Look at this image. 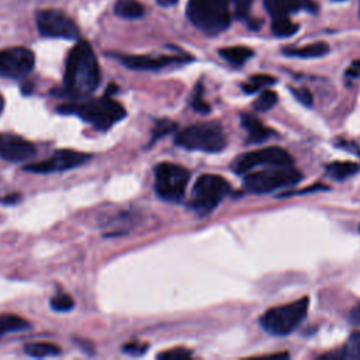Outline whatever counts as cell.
I'll list each match as a JSON object with an SVG mask.
<instances>
[{
  "mask_svg": "<svg viewBox=\"0 0 360 360\" xmlns=\"http://www.w3.org/2000/svg\"><path fill=\"white\" fill-rule=\"evenodd\" d=\"M190 173L183 166L163 162L155 167V191L159 198L179 202L184 198Z\"/></svg>",
  "mask_w": 360,
  "mask_h": 360,
  "instance_id": "ba28073f",
  "label": "cell"
},
{
  "mask_svg": "<svg viewBox=\"0 0 360 360\" xmlns=\"http://www.w3.org/2000/svg\"><path fill=\"white\" fill-rule=\"evenodd\" d=\"M352 72L360 73V60H354V62H353V66H352Z\"/></svg>",
  "mask_w": 360,
  "mask_h": 360,
  "instance_id": "8d00e7d4",
  "label": "cell"
},
{
  "mask_svg": "<svg viewBox=\"0 0 360 360\" xmlns=\"http://www.w3.org/2000/svg\"><path fill=\"white\" fill-rule=\"evenodd\" d=\"M31 328V323L14 314H0V338L6 333L21 332Z\"/></svg>",
  "mask_w": 360,
  "mask_h": 360,
  "instance_id": "e0dca14e",
  "label": "cell"
},
{
  "mask_svg": "<svg viewBox=\"0 0 360 360\" xmlns=\"http://www.w3.org/2000/svg\"><path fill=\"white\" fill-rule=\"evenodd\" d=\"M35 63L34 52L24 46L0 51V77L21 79L27 76Z\"/></svg>",
  "mask_w": 360,
  "mask_h": 360,
  "instance_id": "8fae6325",
  "label": "cell"
},
{
  "mask_svg": "<svg viewBox=\"0 0 360 360\" xmlns=\"http://www.w3.org/2000/svg\"><path fill=\"white\" fill-rule=\"evenodd\" d=\"M263 3L273 17H280L300 10L304 7L305 0H263Z\"/></svg>",
  "mask_w": 360,
  "mask_h": 360,
  "instance_id": "2e32d148",
  "label": "cell"
},
{
  "mask_svg": "<svg viewBox=\"0 0 360 360\" xmlns=\"http://www.w3.org/2000/svg\"><path fill=\"white\" fill-rule=\"evenodd\" d=\"M242 125L243 128L248 131L249 134V142H253V143H259V142H263L266 141L271 131L269 128H266L256 117L253 115H249V114H243L242 118Z\"/></svg>",
  "mask_w": 360,
  "mask_h": 360,
  "instance_id": "9a60e30c",
  "label": "cell"
},
{
  "mask_svg": "<svg viewBox=\"0 0 360 360\" xmlns=\"http://www.w3.org/2000/svg\"><path fill=\"white\" fill-rule=\"evenodd\" d=\"M114 13L122 18H139L143 15L145 7L136 0H117Z\"/></svg>",
  "mask_w": 360,
  "mask_h": 360,
  "instance_id": "ffe728a7",
  "label": "cell"
},
{
  "mask_svg": "<svg viewBox=\"0 0 360 360\" xmlns=\"http://www.w3.org/2000/svg\"><path fill=\"white\" fill-rule=\"evenodd\" d=\"M176 128V122L173 121H169V120H162V121H158L156 125H155V129H153V138H152V142L156 141L158 138L172 132L173 129Z\"/></svg>",
  "mask_w": 360,
  "mask_h": 360,
  "instance_id": "83f0119b",
  "label": "cell"
},
{
  "mask_svg": "<svg viewBox=\"0 0 360 360\" xmlns=\"http://www.w3.org/2000/svg\"><path fill=\"white\" fill-rule=\"evenodd\" d=\"M301 173L292 165L266 166V169L248 173L243 184L252 193H270L278 188L294 186L301 180Z\"/></svg>",
  "mask_w": 360,
  "mask_h": 360,
  "instance_id": "277c9868",
  "label": "cell"
},
{
  "mask_svg": "<svg viewBox=\"0 0 360 360\" xmlns=\"http://www.w3.org/2000/svg\"><path fill=\"white\" fill-rule=\"evenodd\" d=\"M276 165H292V158L288 152L278 146H270L263 149L250 150L239 155L233 163L232 169L238 174L250 172L259 166H276Z\"/></svg>",
  "mask_w": 360,
  "mask_h": 360,
  "instance_id": "9c48e42d",
  "label": "cell"
},
{
  "mask_svg": "<svg viewBox=\"0 0 360 360\" xmlns=\"http://www.w3.org/2000/svg\"><path fill=\"white\" fill-rule=\"evenodd\" d=\"M18 200H20V194H10V195H7V197H3V198H0V201H1V202H4V204L17 202Z\"/></svg>",
  "mask_w": 360,
  "mask_h": 360,
  "instance_id": "e575fe53",
  "label": "cell"
},
{
  "mask_svg": "<svg viewBox=\"0 0 360 360\" xmlns=\"http://www.w3.org/2000/svg\"><path fill=\"white\" fill-rule=\"evenodd\" d=\"M295 98L302 103L304 105H311L312 104V94L307 89H294L292 90Z\"/></svg>",
  "mask_w": 360,
  "mask_h": 360,
  "instance_id": "1f68e13d",
  "label": "cell"
},
{
  "mask_svg": "<svg viewBox=\"0 0 360 360\" xmlns=\"http://www.w3.org/2000/svg\"><path fill=\"white\" fill-rule=\"evenodd\" d=\"M3 108H4V98H3V96L0 94V112L3 111Z\"/></svg>",
  "mask_w": 360,
  "mask_h": 360,
  "instance_id": "74e56055",
  "label": "cell"
},
{
  "mask_svg": "<svg viewBox=\"0 0 360 360\" xmlns=\"http://www.w3.org/2000/svg\"><path fill=\"white\" fill-rule=\"evenodd\" d=\"M307 311L308 298H301L285 305L270 308L260 318V325L271 335H288L304 321Z\"/></svg>",
  "mask_w": 360,
  "mask_h": 360,
  "instance_id": "52a82bcc",
  "label": "cell"
},
{
  "mask_svg": "<svg viewBox=\"0 0 360 360\" xmlns=\"http://www.w3.org/2000/svg\"><path fill=\"white\" fill-rule=\"evenodd\" d=\"M62 114H73L83 121L91 124L98 131L110 129L115 122L125 118V108L110 98L107 94L100 98H93L82 103H66L58 107Z\"/></svg>",
  "mask_w": 360,
  "mask_h": 360,
  "instance_id": "7a4b0ae2",
  "label": "cell"
},
{
  "mask_svg": "<svg viewBox=\"0 0 360 360\" xmlns=\"http://www.w3.org/2000/svg\"><path fill=\"white\" fill-rule=\"evenodd\" d=\"M146 347L148 345H143V343H139V342H131V343H127L122 350L128 354H134V356H139L142 353L146 352Z\"/></svg>",
  "mask_w": 360,
  "mask_h": 360,
  "instance_id": "4dcf8cb0",
  "label": "cell"
},
{
  "mask_svg": "<svg viewBox=\"0 0 360 360\" xmlns=\"http://www.w3.org/2000/svg\"><path fill=\"white\" fill-rule=\"evenodd\" d=\"M35 155V146L13 134H0V156L8 162H22Z\"/></svg>",
  "mask_w": 360,
  "mask_h": 360,
  "instance_id": "5bb4252c",
  "label": "cell"
},
{
  "mask_svg": "<svg viewBox=\"0 0 360 360\" xmlns=\"http://www.w3.org/2000/svg\"><path fill=\"white\" fill-rule=\"evenodd\" d=\"M176 145L188 150L219 152L225 148L226 139L217 122H200L180 131L174 138Z\"/></svg>",
  "mask_w": 360,
  "mask_h": 360,
  "instance_id": "5b68a950",
  "label": "cell"
},
{
  "mask_svg": "<svg viewBox=\"0 0 360 360\" xmlns=\"http://www.w3.org/2000/svg\"><path fill=\"white\" fill-rule=\"evenodd\" d=\"M37 27L42 37L76 39L79 28L73 20L59 10H41L37 13Z\"/></svg>",
  "mask_w": 360,
  "mask_h": 360,
  "instance_id": "30bf717a",
  "label": "cell"
},
{
  "mask_svg": "<svg viewBox=\"0 0 360 360\" xmlns=\"http://www.w3.org/2000/svg\"><path fill=\"white\" fill-rule=\"evenodd\" d=\"M229 0H190L187 17L191 24L208 35L225 31L231 24Z\"/></svg>",
  "mask_w": 360,
  "mask_h": 360,
  "instance_id": "3957f363",
  "label": "cell"
},
{
  "mask_svg": "<svg viewBox=\"0 0 360 360\" xmlns=\"http://www.w3.org/2000/svg\"><path fill=\"white\" fill-rule=\"evenodd\" d=\"M350 321L356 325H360V305H357L356 308L352 309L350 312Z\"/></svg>",
  "mask_w": 360,
  "mask_h": 360,
  "instance_id": "836d02e7",
  "label": "cell"
},
{
  "mask_svg": "<svg viewBox=\"0 0 360 360\" xmlns=\"http://www.w3.org/2000/svg\"><path fill=\"white\" fill-rule=\"evenodd\" d=\"M49 302H51L52 309H55L58 312H68L75 307L73 300L65 292H59V294L53 295Z\"/></svg>",
  "mask_w": 360,
  "mask_h": 360,
  "instance_id": "4316f807",
  "label": "cell"
},
{
  "mask_svg": "<svg viewBox=\"0 0 360 360\" xmlns=\"http://www.w3.org/2000/svg\"><path fill=\"white\" fill-rule=\"evenodd\" d=\"M271 30L277 37H290L298 31V25L292 22L288 18V15H280V17H273Z\"/></svg>",
  "mask_w": 360,
  "mask_h": 360,
  "instance_id": "603a6c76",
  "label": "cell"
},
{
  "mask_svg": "<svg viewBox=\"0 0 360 360\" xmlns=\"http://www.w3.org/2000/svg\"><path fill=\"white\" fill-rule=\"evenodd\" d=\"M229 1H232V4L235 6L236 13L239 15H245L249 11V8L253 3V0H229Z\"/></svg>",
  "mask_w": 360,
  "mask_h": 360,
  "instance_id": "d6a6232c",
  "label": "cell"
},
{
  "mask_svg": "<svg viewBox=\"0 0 360 360\" xmlns=\"http://www.w3.org/2000/svg\"><path fill=\"white\" fill-rule=\"evenodd\" d=\"M277 103V94L273 90H263L257 100L253 103V108L256 111H267L273 108Z\"/></svg>",
  "mask_w": 360,
  "mask_h": 360,
  "instance_id": "484cf974",
  "label": "cell"
},
{
  "mask_svg": "<svg viewBox=\"0 0 360 360\" xmlns=\"http://www.w3.org/2000/svg\"><path fill=\"white\" fill-rule=\"evenodd\" d=\"M24 352L31 356V357H37V359H42V357H52V356H59L60 354V349L49 342H32L24 346Z\"/></svg>",
  "mask_w": 360,
  "mask_h": 360,
  "instance_id": "44dd1931",
  "label": "cell"
},
{
  "mask_svg": "<svg viewBox=\"0 0 360 360\" xmlns=\"http://www.w3.org/2000/svg\"><path fill=\"white\" fill-rule=\"evenodd\" d=\"M90 159H91V155L89 153H83L72 149H60V150H56L48 159L27 165L22 169L34 173H53V172H62V170L77 167Z\"/></svg>",
  "mask_w": 360,
  "mask_h": 360,
  "instance_id": "7c38bea8",
  "label": "cell"
},
{
  "mask_svg": "<svg viewBox=\"0 0 360 360\" xmlns=\"http://www.w3.org/2000/svg\"><path fill=\"white\" fill-rule=\"evenodd\" d=\"M274 82H276V79L269 75H256V76H252L249 79V82L246 84H243L242 87L246 93H255L257 90H262L266 86L273 84Z\"/></svg>",
  "mask_w": 360,
  "mask_h": 360,
  "instance_id": "d4e9b609",
  "label": "cell"
},
{
  "mask_svg": "<svg viewBox=\"0 0 360 360\" xmlns=\"http://www.w3.org/2000/svg\"><path fill=\"white\" fill-rule=\"evenodd\" d=\"M329 46L326 42H314L301 48H285L284 53L297 58H318L328 52Z\"/></svg>",
  "mask_w": 360,
  "mask_h": 360,
  "instance_id": "ac0fdd59",
  "label": "cell"
},
{
  "mask_svg": "<svg viewBox=\"0 0 360 360\" xmlns=\"http://www.w3.org/2000/svg\"><path fill=\"white\" fill-rule=\"evenodd\" d=\"M335 1H339V0H335Z\"/></svg>",
  "mask_w": 360,
  "mask_h": 360,
  "instance_id": "f35d334b",
  "label": "cell"
},
{
  "mask_svg": "<svg viewBox=\"0 0 360 360\" xmlns=\"http://www.w3.org/2000/svg\"><path fill=\"white\" fill-rule=\"evenodd\" d=\"M335 356L343 359H360V332H353L343 349Z\"/></svg>",
  "mask_w": 360,
  "mask_h": 360,
  "instance_id": "cb8c5ba5",
  "label": "cell"
},
{
  "mask_svg": "<svg viewBox=\"0 0 360 360\" xmlns=\"http://www.w3.org/2000/svg\"><path fill=\"white\" fill-rule=\"evenodd\" d=\"M159 359H167V360H177V359H187L191 357V352L183 347H177V349H170L167 352H163L160 354H158Z\"/></svg>",
  "mask_w": 360,
  "mask_h": 360,
  "instance_id": "f1b7e54d",
  "label": "cell"
},
{
  "mask_svg": "<svg viewBox=\"0 0 360 360\" xmlns=\"http://www.w3.org/2000/svg\"><path fill=\"white\" fill-rule=\"evenodd\" d=\"M160 6H165V7H169V6H173L176 4L179 0H156Z\"/></svg>",
  "mask_w": 360,
  "mask_h": 360,
  "instance_id": "d590c367",
  "label": "cell"
},
{
  "mask_svg": "<svg viewBox=\"0 0 360 360\" xmlns=\"http://www.w3.org/2000/svg\"><path fill=\"white\" fill-rule=\"evenodd\" d=\"M359 170V165L353 162H333L326 166V172L330 177L343 180Z\"/></svg>",
  "mask_w": 360,
  "mask_h": 360,
  "instance_id": "7402d4cb",
  "label": "cell"
},
{
  "mask_svg": "<svg viewBox=\"0 0 360 360\" xmlns=\"http://www.w3.org/2000/svg\"><path fill=\"white\" fill-rule=\"evenodd\" d=\"M193 58L188 55H172V56H150V55H120V60L135 70H159L170 65L186 63Z\"/></svg>",
  "mask_w": 360,
  "mask_h": 360,
  "instance_id": "4fadbf2b",
  "label": "cell"
},
{
  "mask_svg": "<svg viewBox=\"0 0 360 360\" xmlns=\"http://www.w3.org/2000/svg\"><path fill=\"white\" fill-rule=\"evenodd\" d=\"M219 55L233 66L243 65L249 58H252L253 51L248 46H228L219 49Z\"/></svg>",
  "mask_w": 360,
  "mask_h": 360,
  "instance_id": "d6986e66",
  "label": "cell"
},
{
  "mask_svg": "<svg viewBox=\"0 0 360 360\" xmlns=\"http://www.w3.org/2000/svg\"><path fill=\"white\" fill-rule=\"evenodd\" d=\"M229 183L218 174H202L197 179L193 187L190 208L198 215H208L229 193Z\"/></svg>",
  "mask_w": 360,
  "mask_h": 360,
  "instance_id": "8992f818",
  "label": "cell"
},
{
  "mask_svg": "<svg viewBox=\"0 0 360 360\" xmlns=\"http://www.w3.org/2000/svg\"><path fill=\"white\" fill-rule=\"evenodd\" d=\"M100 83L97 58L87 41H79L69 52L65 66V94L73 98L90 96Z\"/></svg>",
  "mask_w": 360,
  "mask_h": 360,
  "instance_id": "6da1fadb",
  "label": "cell"
},
{
  "mask_svg": "<svg viewBox=\"0 0 360 360\" xmlns=\"http://www.w3.org/2000/svg\"><path fill=\"white\" fill-rule=\"evenodd\" d=\"M191 105L195 111L201 112V114H207L210 111V105L202 100L201 97V86H198L194 97H193V101H191Z\"/></svg>",
  "mask_w": 360,
  "mask_h": 360,
  "instance_id": "f546056e",
  "label": "cell"
}]
</instances>
